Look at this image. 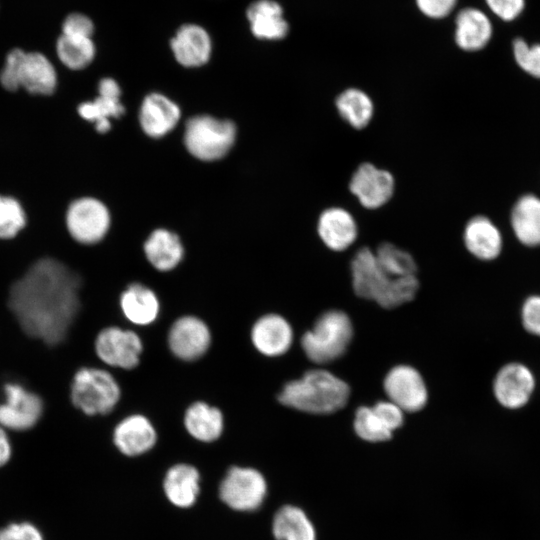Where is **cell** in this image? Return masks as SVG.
Here are the masks:
<instances>
[{"label":"cell","instance_id":"60d3db41","mask_svg":"<svg viewBox=\"0 0 540 540\" xmlns=\"http://www.w3.org/2000/svg\"><path fill=\"white\" fill-rule=\"evenodd\" d=\"M0 540H43V536L33 524L13 523L0 530Z\"/></svg>","mask_w":540,"mask_h":540},{"label":"cell","instance_id":"74e56055","mask_svg":"<svg viewBox=\"0 0 540 540\" xmlns=\"http://www.w3.org/2000/svg\"><path fill=\"white\" fill-rule=\"evenodd\" d=\"M62 34L91 38L94 32L92 20L82 13H71L62 25Z\"/></svg>","mask_w":540,"mask_h":540},{"label":"cell","instance_id":"7bdbcfd3","mask_svg":"<svg viewBox=\"0 0 540 540\" xmlns=\"http://www.w3.org/2000/svg\"><path fill=\"white\" fill-rule=\"evenodd\" d=\"M457 0H416L420 11L430 18H443L454 8Z\"/></svg>","mask_w":540,"mask_h":540},{"label":"cell","instance_id":"4fadbf2b","mask_svg":"<svg viewBox=\"0 0 540 540\" xmlns=\"http://www.w3.org/2000/svg\"><path fill=\"white\" fill-rule=\"evenodd\" d=\"M388 400L404 412H417L424 408L428 391L421 374L412 366L397 365L390 369L383 382Z\"/></svg>","mask_w":540,"mask_h":540},{"label":"cell","instance_id":"30bf717a","mask_svg":"<svg viewBox=\"0 0 540 540\" xmlns=\"http://www.w3.org/2000/svg\"><path fill=\"white\" fill-rule=\"evenodd\" d=\"M110 223L109 210L104 203L93 197L76 199L67 209L68 232L80 244L93 245L102 241Z\"/></svg>","mask_w":540,"mask_h":540},{"label":"cell","instance_id":"ac0fdd59","mask_svg":"<svg viewBox=\"0 0 540 540\" xmlns=\"http://www.w3.org/2000/svg\"><path fill=\"white\" fill-rule=\"evenodd\" d=\"M120 96L119 84L113 78H103L98 84V96L93 101L81 103L78 113L92 122L99 133H106L111 128L110 119L119 118L125 112Z\"/></svg>","mask_w":540,"mask_h":540},{"label":"cell","instance_id":"f1b7e54d","mask_svg":"<svg viewBox=\"0 0 540 540\" xmlns=\"http://www.w3.org/2000/svg\"><path fill=\"white\" fill-rule=\"evenodd\" d=\"M335 107L340 118L356 130L366 128L375 113V105L370 95L355 87L340 92L335 99Z\"/></svg>","mask_w":540,"mask_h":540},{"label":"cell","instance_id":"7a4b0ae2","mask_svg":"<svg viewBox=\"0 0 540 540\" xmlns=\"http://www.w3.org/2000/svg\"><path fill=\"white\" fill-rule=\"evenodd\" d=\"M349 385L323 369H312L286 382L277 394L278 402L290 409L315 415L334 413L347 404Z\"/></svg>","mask_w":540,"mask_h":540},{"label":"cell","instance_id":"9a60e30c","mask_svg":"<svg viewBox=\"0 0 540 540\" xmlns=\"http://www.w3.org/2000/svg\"><path fill=\"white\" fill-rule=\"evenodd\" d=\"M113 443L127 457H137L149 452L158 439L153 422L142 413L123 417L113 429Z\"/></svg>","mask_w":540,"mask_h":540},{"label":"cell","instance_id":"e575fe53","mask_svg":"<svg viewBox=\"0 0 540 540\" xmlns=\"http://www.w3.org/2000/svg\"><path fill=\"white\" fill-rule=\"evenodd\" d=\"M26 225V214L20 202L11 196L0 195V239L16 237Z\"/></svg>","mask_w":540,"mask_h":540},{"label":"cell","instance_id":"836d02e7","mask_svg":"<svg viewBox=\"0 0 540 540\" xmlns=\"http://www.w3.org/2000/svg\"><path fill=\"white\" fill-rule=\"evenodd\" d=\"M353 426L357 436L367 442H384L393 435L373 408L368 406H361L356 410Z\"/></svg>","mask_w":540,"mask_h":540},{"label":"cell","instance_id":"5bb4252c","mask_svg":"<svg viewBox=\"0 0 540 540\" xmlns=\"http://www.w3.org/2000/svg\"><path fill=\"white\" fill-rule=\"evenodd\" d=\"M249 338L253 348L262 356L279 357L290 349L293 329L282 315L266 313L252 323Z\"/></svg>","mask_w":540,"mask_h":540},{"label":"cell","instance_id":"3957f363","mask_svg":"<svg viewBox=\"0 0 540 540\" xmlns=\"http://www.w3.org/2000/svg\"><path fill=\"white\" fill-rule=\"evenodd\" d=\"M350 269L355 294L386 309L411 301L419 288L416 276L395 278L388 275L368 247H362L354 254Z\"/></svg>","mask_w":540,"mask_h":540},{"label":"cell","instance_id":"d4e9b609","mask_svg":"<svg viewBox=\"0 0 540 540\" xmlns=\"http://www.w3.org/2000/svg\"><path fill=\"white\" fill-rule=\"evenodd\" d=\"M163 490L171 504L178 508H190L200 492V473L190 464H175L165 474Z\"/></svg>","mask_w":540,"mask_h":540},{"label":"cell","instance_id":"e0dca14e","mask_svg":"<svg viewBox=\"0 0 540 540\" xmlns=\"http://www.w3.org/2000/svg\"><path fill=\"white\" fill-rule=\"evenodd\" d=\"M118 302L123 317L135 326L152 325L161 312V301L157 293L138 281L126 285L119 295Z\"/></svg>","mask_w":540,"mask_h":540},{"label":"cell","instance_id":"ffe728a7","mask_svg":"<svg viewBox=\"0 0 540 540\" xmlns=\"http://www.w3.org/2000/svg\"><path fill=\"white\" fill-rule=\"evenodd\" d=\"M170 47L176 61L184 67H200L211 56L212 42L208 32L197 24L182 25L171 39Z\"/></svg>","mask_w":540,"mask_h":540},{"label":"cell","instance_id":"ee69618b","mask_svg":"<svg viewBox=\"0 0 540 540\" xmlns=\"http://www.w3.org/2000/svg\"><path fill=\"white\" fill-rule=\"evenodd\" d=\"M11 453L12 449L9 438L4 428L0 426V467L9 461Z\"/></svg>","mask_w":540,"mask_h":540},{"label":"cell","instance_id":"5b68a950","mask_svg":"<svg viewBox=\"0 0 540 540\" xmlns=\"http://www.w3.org/2000/svg\"><path fill=\"white\" fill-rule=\"evenodd\" d=\"M353 337L349 316L340 310L321 314L312 329L306 331L300 344L307 358L316 364H326L341 357Z\"/></svg>","mask_w":540,"mask_h":540},{"label":"cell","instance_id":"d6986e66","mask_svg":"<svg viewBox=\"0 0 540 540\" xmlns=\"http://www.w3.org/2000/svg\"><path fill=\"white\" fill-rule=\"evenodd\" d=\"M535 386L531 371L520 363H510L497 373L493 390L498 402L510 409L524 406Z\"/></svg>","mask_w":540,"mask_h":540},{"label":"cell","instance_id":"cb8c5ba5","mask_svg":"<svg viewBox=\"0 0 540 540\" xmlns=\"http://www.w3.org/2000/svg\"><path fill=\"white\" fill-rule=\"evenodd\" d=\"M143 250L148 263L163 273L174 270L182 262L185 253L179 236L164 228H158L148 236Z\"/></svg>","mask_w":540,"mask_h":540},{"label":"cell","instance_id":"277c9868","mask_svg":"<svg viewBox=\"0 0 540 540\" xmlns=\"http://www.w3.org/2000/svg\"><path fill=\"white\" fill-rule=\"evenodd\" d=\"M121 396V386L108 370L84 366L73 375L70 399L74 407L86 416L110 414Z\"/></svg>","mask_w":540,"mask_h":540},{"label":"cell","instance_id":"8fae6325","mask_svg":"<svg viewBox=\"0 0 540 540\" xmlns=\"http://www.w3.org/2000/svg\"><path fill=\"white\" fill-rule=\"evenodd\" d=\"M4 401L0 403V426L13 431H25L40 420L44 404L41 397L19 383L3 386Z\"/></svg>","mask_w":540,"mask_h":540},{"label":"cell","instance_id":"9c48e42d","mask_svg":"<svg viewBox=\"0 0 540 540\" xmlns=\"http://www.w3.org/2000/svg\"><path fill=\"white\" fill-rule=\"evenodd\" d=\"M167 347L182 362L204 357L212 345V331L205 320L194 314L177 317L167 331Z\"/></svg>","mask_w":540,"mask_h":540},{"label":"cell","instance_id":"b9f144b4","mask_svg":"<svg viewBox=\"0 0 540 540\" xmlns=\"http://www.w3.org/2000/svg\"><path fill=\"white\" fill-rule=\"evenodd\" d=\"M489 8L503 20H513L523 10L524 0H486Z\"/></svg>","mask_w":540,"mask_h":540},{"label":"cell","instance_id":"2e32d148","mask_svg":"<svg viewBox=\"0 0 540 540\" xmlns=\"http://www.w3.org/2000/svg\"><path fill=\"white\" fill-rule=\"evenodd\" d=\"M316 230L322 243L335 252L348 249L358 237L355 217L340 206L324 209L317 219Z\"/></svg>","mask_w":540,"mask_h":540},{"label":"cell","instance_id":"44dd1931","mask_svg":"<svg viewBox=\"0 0 540 540\" xmlns=\"http://www.w3.org/2000/svg\"><path fill=\"white\" fill-rule=\"evenodd\" d=\"M180 117L179 106L161 93L147 95L140 106V126L151 138L167 135L178 124Z\"/></svg>","mask_w":540,"mask_h":540},{"label":"cell","instance_id":"ba28073f","mask_svg":"<svg viewBox=\"0 0 540 540\" xmlns=\"http://www.w3.org/2000/svg\"><path fill=\"white\" fill-rule=\"evenodd\" d=\"M267 493V483L257 469L232 466L219 486V497L229 508L248 512L258 509Z\"/></svg>","mask_w":540,"mask_h":540},{"label":"cell","instance_id":"7c38bea8","mask_svg":"<svg viewBox=\"0 0 540 540\" xmlns=\"http://www.w3.org/2000/svg\"><path fill=\"white\" fill-rule=\"evenodd\" d=\"M396 182L393 174L371 162L357 166L349 180L348 189L362 207L376 210L393 197Z\"/></svg>","mask_w":540,"mask_h":540},{"label":"cell","instance_id":"f35d334b","mask_svg":"<svg viewBox=\"0 0 540 540\" xmlns=\"http://www.w3.org/2000/svg\"><path fill=\"white\" fill-rule=\"evenodd\" d=\"M372 408L392 432L402 426L404 422V411L393 402L389 400L379 401Z\"/></svg>","mask_w":540,"mask_h":540},{"label":"cell","instance_id":"52a82bcc","mask_svg":"<svg viewBox=\"0 0 540 540\" xmlns=\"http://www.w3.org/2000/svg\"><path fill=\"white\" fill-rule=\"evenodd\" d=\"M94 351L107 366L129 371L140 365L144 343L136 331L111 325L97 333Z\"/></svg>","mask_w":540,"mask_h":540},{"label":"cell","instance_id":"1f68e13d","mask_svg":"<svg viewBox=\"0 0 540 540\" xmlns=\"http://www.w3.org/2000/svg\"><path fill=\"white\" fill-rule=\"evenodd\" d=\"M60 61L69 69L80 70L94 59L96 49L91 38L62 34L56 45Z\"/></svg>","mask_w":540,"mask_h":540},{"label":"cell","instance_id":"d6a6232c","mask_svg":"<svg viewBox=\"0 0 540 540\" xmlns=\"http://www.w3.org/2000/svg\"><path fill=\"white\" fill-rule=\"evenodd\" d=\"M380 267L395 278L416 276L417 264L406 250L390 242L381 243L374 251Z\"/></svg>","mask_w":540,"mask_h":540},{"label":"cell","instance_id":"ab89813d","mask_svg":"<svg viewBox=\"0 0 540 540\" xmlns=\"http://www.w3.org/2000/svg\"><path fill=\"white\" fill-rule=\"evenodd\" d=\"M524 328L534 335L540 336V296L527 298L521 311Z\"/></svg>","mask_w":540,"mask_h":540},{"label":"cell","instance_id":"8992f818","mask_svg":"<svg viewBox=\"0 0 540 540\" xmlns=\"http://www.w3.org/2000/svg\"><path fill=\"white\" fill-rule=\"evenodd\" d=\"M236 139V126L230 120L210 115L191 117L185 126L184 144L189 153L202 161L223 158Z\"/></svg>","mask_w":540,"mask_h":540},{"label":"cell","instance_id":"f546056e","mask_svg":"<svg viewBox=\"0 0 540 540\" xmlns=\"http://www.w3.org/2000/svg\"><path fill=\"white\" fill-rule=\"evenodd\" d=\"M511 225L521 243L540 245V199L534 195L521 197L513 207Z\"/></svg>","mask_w":540,"mask_h":540},{"label":"cell","instance_id":"4316f807","mask_svg":"<svg viewBox=\"0 0 540 540\" xmlns=\"http://www.w3.org/2000/svg\"><path fill=\"white\" fill-rule=\"evenodd\" d=\"M463 240L467 250L480 260H493L502 249L500 231L489 218L481 215L466 223Z\"/></svg>","mask_w":540,"mask_h":540},{"label":"cell","instance_id":"484cf974","mask_svg":"<svg viewBox=\"0 0 540 540\" xmlns=\"http://www.w3.org/2000/svg\"><path fill=\"white\" fill-rule=\"evenodd\" d=\"M252 34L262 40H280L289 30L279 3L273 0H257L246 11Z\"/></svg>","mask_w":540,"mask_h":540},{"label":"cell","instance_id":"d590c367","mask_svg":"<svg viewBox=\"0 0 540 540\" xmlns=\"http://www.w3.org/2000/svg\"><path fill=\"white\" fill-rule=\"evenodd\" d=\"M513 51L518 65L530 75L540 78V45L529 46L522 39H516Z\"/></svg>","mask_w":540,"mask_h":540},{"label":"cell","instance_id":"6da1fadb","mask_svg":"<svg viewBox=\"0 0 540 540\" xmlns=\"http://www.w3.org/2000/svg\"><path fill=\"white\" fill-rule=\"evenodd\" d=\"M80 277L54 258L34 262L9 290L21 329L47 345L64 341L80 310Z\"/></svg>","mask_w":540,"mask_h":540},{"label":"cell","instance_id":"83f0119b","mask_svg":"<svg viewBox=\"0 0 540 540\" xmlns=\"http://www.w3.org/2000/svg\"><path fill=\"white\" fill-rule=\"evenodd\" d=\"M492 26L488 17L480 10L466 8L456 18L455 40L465 51H477L489 42Z\"/></svg>","mask_w":540,"mask_h":540},{"label":"cell","instance_id":"4dcf8cb0","mask_svg":"<svg viewBox=\"0 0 540 540\" xmlns=\"http://www.w3.org/2000/svg\"><path fill=\"white\" fill-rule=\"evenodd\" d=\"M272 532L276 540H316L315 528L299 507L284 505L275 513Z\"/></svg>","mask_w":540,"mask_h":540},{"label":"cell","instance_id":"8d00e7d4","mask_svg":"<svg viewBox=\"0 0 540 540\" xmlns=\"http://www.w3.org/2000/svg\"><path fill=\"white\" fill-rule=\"evenodd\" d=\"M24 52L22 49L15 48L6 56L4 66L0 72V83L7 91L19 89L18 71Z\"/></svg>","mask_w":540,"mask_h":540},{"label":"cell","instance_id":"7402d4cb","mask_svg":"<svg viewBox=\"0 0 540 540\" xmlns=\"http://www.w3.org/2000/svg\"><path fill=\"white\" fill-rule=\"evenodd\" d=\"M183 425L193 439L202 443H212L222 436L225 417L219 407L203 400H196L186 407Z\"/></svg>","mask_w":540,"mask_h":540},{"label":"cell","instance_id":"603a6c76","mask_svg":"<svg viewBox=\"0 0 540 540\" xmlns=\"http://www.w3.org/2000/svg\"><path fill=\"white\" fill-rule=\"evenodd\" d=\"M19 88L33 95H51L57 86V73L50 60L40 52H24L18 71Z\"/></svg>","mask_w":540,"mask_h":540}]
</instances>
